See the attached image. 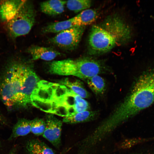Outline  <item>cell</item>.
<instances>
[{
    "mask_svg": "<svg viewBox=\"0 0 154 154\" xmlns=\"http://www.w3.org/2000/svg\"><path fill=\"white\" fill-rule=\"evenodd\" d=\"M54 114L61 116L67 117L68 116V107L64 104H58Z\"/></svg>",
    "mask_w": 154,
    "mask_h": 154,
    "instance_id": "484cf974",
    "label": "cell"
},
{
    "mask_svg": "<svg viewBox=\"0 0 154 154\" xmlns=\"http://www.w3.org/2000/svg\"><path fill=\"white\" fill-rule=\"evenodd\" d=\"M26 51L33 60L40 59L50 61L61 54L60 52L52 48L35 45L30 46Z\"/></svg>",
    "mask_w": 154,
    "mask_h": 154,
    "instance_id": "30bf717a",
    "label": "cell"
},
{
    "mask_svg": "<svg viewBox=\"0 0 154 154\" xmlns=\"http://www.w3.org/2000/svg\"><path fill=\"white\" fill-rule=\"evenodd\" d=\"M66 1L52 0L43 1L40 4V9L43 13L49 15H56L64 12Z\"/></svg>",
    "mask_w": 154,
    "mask_h": 154,
    "instance_id": "8fae6325",
    "label": "cell"
},
{
    "mask_svg": "<svg viewBox=\"0 0 154 154\" xmlns=\"http://www.w3.org/2000/svg\"><path fill=\"white\" fill-rule=\"evenodd\" d=\"M86 80L89 87L96 95H100L104 93L106 89V83L102 77L98 75Z\"/></svg>",
    "mask_w": 154,
    "mask_h": 154,
    "instance_id": "ac0fdd59",
    "label": "cell"
},
{
    "mask_svg": "<svg viewBox=\"0 0 154 154\" xmlns=\"http://www.w3.org/2000/svg\"><path fill=\"white\" fill-rule=\"evenodd\" d=\"M98 16L96 10L88 9L82 11L73 18L76 26L85 27L95 21Z\"/></svg>",
    "mask_w": 154,
    "mask_h": 154,
    "instance_id": "4fadbf2b",
    "label": "cell"
},
{
    "mask_svg": "<svg viewBox=\"0 0 154 154\" xmlns=\"http://www.w3.org/2000/svg\"><path fill=\"white\" fill-rule=\"evenodd\" d=\"M50 73L61 75H73L87 80L101 73L104 67L98 61L88 57L74 60L67 59L52 62Z\"/></svg>",
    "mask_w": 154,
    "mask_h": 154,
    "instance_id": "3957f363",
    "label": "cell"
},
{
    "mask_svg": "<svg viewBox=\"0 0 154 154\" xmlns=\"http://www.w3.org/2000/svg\"><path fill=\"white\" fill-rule=\"evenodd\" d=\"M75 94L70 89L63 98V104L67 107H74L75 104Z\"/></svg>",
    "mask_w": 154,
    "mask_h": 154,
    "instance_id": "d4e9b609",
    "label": "cell"
},
{
    "mask_svg": "<svg viewBox=\"0 0 154 154\" xmlns=\"http://www.w3.org/2000/svg\"><path fill=\"white\" fill-rule=\"evenodd\" d=\"M35 14L32 3L24 0L13 18L5 24L9 36L15 39L28 34L35 23Z\"/></svg>",
    "mask_w": 154,
    "mask_h": 154,
    "instance_id": "277c9868",
    "label": "cell"
},
{
    "mask_svg": "<svg viewBox=\"0 0 154 154\" xmlns=\"http://www.w3.org/2000/svg\"><path fill=\"white\" fill-rule=\"evenodd\" d=\"M75 99L74 108L77 113L88 110L90 107L86 101L76 94L75 95Z\"/></svg>",
    "mask_w": 154,
    "mask_h": 154,
    "instance_id": "cb8c5ba5",
    "label": "cell"
},
{
    "mask_svg": "<svg viewBox=\"0 0 154 154\" xmlns=\"http://www.w3.org/2000/svg\"><path fill=\"white\" fill-rule=\"evenodd\" d=\"M91 1L90 0H70L66 1L67 7L75 13H78L89 9Z\"/></svg>",
    "mask_w": 154,
    "mask_h": 154,
    "instance_id": "ffe728a7",
    "label": "cell"
},
{
    "mask_svg": "<svg viewBox=\"0 0 154 154\" xmlns=\"http://www.w3.org/2000/svg\"><path fill=\"white\" fill-rule=\"evenodd\" d=\"M153 103L154 69L138 78L128 96L109 116V120L118 126Z\"/></svg>",
    "mask_w": 154,
    "mask_h": 154,
    "instance_id": "6da1fadb",
    "label": "cell"
},
{
    "mask_svg": "<svg viewBox=\"0 0 154 154\" xmlns=\"http://www.w3.org/2000/svg\"><path fill=\"white\" fill-rule=\"evenodd\" d=\"M7 121L4 116L0 112V125L7 124Z\"/></svg>",
    "mask_w": 154,
    "mask_h": 154,
    "instance_id": "83f0119b",
    "label": "cell"
},
{
    "mask_svg": "<svg viewBox=\"0 0 154 154\" xmlns=\"http://www.w3.org/2000/svg\"><path fill=\"white\" fill-rule=\"evenodd\" d=\"M31 103L42 111L51 113L52 110V101L42 100L36 98L31 99Z\"/></svg>",
    "mask_w": 154,
    "mask_h": 154,
    "instance_id": "7402d4cb",
    "label": "cell"
},
{
    "mask_svg": "<svg viewBox=\"0 0 154 154\" xmlns=\"http://www.w3.org/2000/svg\"><path fill=\"white\" fill-rule=\"evenodd\" d=\"M26 148L28 154H55L51 148L38 139H32L28 141Z\"/></svg>",
    "mask_w": 154,
    "mask_h": 154,
    "instance_id": "7c38bea8",
    "label": "cell"
},
{
    "mask_svg": "<svg viewBox=\"0 0 154 154\" xmlns=\"http://www.w3.org/2000/svg\"><path fill=\"white\" fill-rule=\"evenodd\" d=\"M53 90L51 86L38 87L37 86L33 92L30 97L46 101L53 100Z\"/></svg>",
    "mask_w": 154,
    "mask_h": 154,
    "instance_id": "d6986e66",
    "label": "cell"
},
{
    "mask_svg": "<svg viewBox=\"0 0 154 154\" xmlns=\"http://www.w3.org/2000/svg\"><path fill=\"white\" fill-rule=\"evenodd\" d=\"M68 116H72L77 113L74 109V107H68Z\"/></svg>",
    "mask_w": 154,
    "mask_h": 154,
    "instance_id": "4316f807",
    "label": "cell"
},
{
    "mask_svg": "<svg viewBox=\"0 0 154 154\" xmlns=\"http://www.w3.org/2000/svg\"><path fill=\"white\" fill-rule=\"evenodd\" d=\"M45 122L46 128L42 136L58 148L61 143L62 122L51 115L46 116Z\"/></svg>",
    "mask_w": 154,
    "mask_h": 154,
    "instance_id": "52a82bcc",
    "label": "cell"
},
{
    "mask_svg": "<svg viewBox=\"0 0 154 154\" xmlns=\"http://www.w3.org/2000/svg\"><path fill=\"white\" fill-rule=\"evenodd\" d=\"M76 27L73 17L67 20L50 23L43 27L44 33H56L70 28Z\"/></svg>",
    "mask_w": 154,
    "mask_h": 154,
    "instance_id": "2e32d148",
    "label": "cell"
},
{
    "mask_svg": "<svg viewBox=\"0 0 154 154\" xmlns=\"http://www.w3.org/2000/svg\"><path fill=\"white\" fill-rule=\"evenodd\" d=\"M31 120L25 119H19L13 127L9 140L28 134L31 132Z\"/></svg>",
    "mask_w": 154,
    "mask_h": 154,
    "instance_id": "9a60e30c",
    "label": "cell"
},
{
    "mask_svg": "<svg viewBox=\"0 0 154 154\" xmlns=\"http://www.w3.org/2000/svg\"><path fill=\"white\" fill-rule=\"evenodd\" d=\"M91 53L100 54L111 50L117 44L115 36L102 25H94L91 30L88 38Z\"/></svg>",
    "mask_w": 154,
    "mask_h": 154,
    "instance_id": "5b68a950",
    "label": "cell"
},
{
    "mask_svg": "<svg viewBox=\"0 0 154 154\" xmlns=\"http://www.w3.org/2000/svg\"><path fill=\"white\" fill-rule=\"evenodd\" d=\"M85 27H73L59 33L51 38L50 42L63 49L72 50L78 45Z\"/></svg>",
    "mask_w": 154,
    "mask_h": 154,
    "instance_id": "8992f818",
    "label": "cell"
},
{
    "mask_svg": "<svg viewBox=\"0 0 154 154\" xmlns=\"http://www.w3.org/2000/svg\"><path fill=\"white\" fill-rule=\"evenodd\" d=\"M46 126L45 121L36 118L31 120V132L36 135H42Z\"/></svg>",
    "mask_w": 154,
    "mask_h": 154,
    "instance_id": "44dd1931",
    "label": "cell"
},
{
    "mask_svg": "<svg viewBox=\"0 0 154 154\" xmlns=\"http://www.w3.org/2000/svg\"><path fill=\"white\" fill-rule=\"evenodd\" d=\"M51 87L54 91L53 100H55L63 98L69 90L64 85L58 83H53Z\"/></svg>",
    "mask_w": 154,
    "mask_h": 154,
    "instance_id": "603a6c76",
    "label": "cell"
},
{
    "mask_svg": "<svg viewBox=\"0 0 154 154\" xmlns=\"http://www.w3.org/2000/svg\"><path fill=\"white\" fill-rule=\"evenodd\" d=\"M39 81V78L27 63L25 71L22 92L24 107L31 103V96Z\"/></svg>",
    "mask_w": 154,
    "mask_h": 154,
    "instance_id": "ba28073f",
    "label": "cell"
},
{
    "mask_svg": "<svg viewBox=\"0 0 154 154\" xmlns=\"http://www.w3.org/2000/svg\"><path fill=\"white\" fill-rule=\"evenodd\" d=\"M154 154V153H147V154Z\"/></svg>",
    "mask_w": 154,
    "mask_h": 154,
    "instance_id": "f546056e",
    "label": "cell"
},
{
    "mask_svg": "<svg viewBox=\"0 0 154 154\" xmlns=\"http://www.w3.org/2000/svg\"><path fill=\"white\" fill-rule=\"evenodd\" d=\"M60 83L69 87L75 94L82 98H88L89 96L82 83L79 80L66 78L62 80Z\"/></svg>",
    "mask_w": 154,
    "mask_h": 154,
    "instance_id": "e0dca14e",
    "label": "cell"
},
{
    "mask_svg": "<svg viewBox=\"0 0 154 154\" xmlns=\"http://www.w3.org/2000/svg\"><path fill=\"white\" fill-rule=\"evenodd\" d=\"M27 63L20 56L12 57L0 76V98L9 110L23 107L22 92Z\"/></svg>",
    "mask_w": 154,
    "mask_h": 154,
    "instance_id": "7a4b0ae2",
    "label": "cell"
},
{
    "mask_svg": "<svg viewBox=\"0 0 154 154\" xmlns=\"http://www.w3.org/2000/svg\"><path fill=\"white\" fill-rule=\"evenodd\" d=\"M0 146H1V144L0 143Z\"/></svg>",
    "mask_w": 154,
    "mask_h": 154,
    "instance_id": "4dcf8cb0",
    "label": "cell"
},
{
    "mask_svg": "<svg viewBox=\"0 0 154 154\" xmlns=\"http://www.w3.org/2000/svg\"><path fill=\"white\" fill-rule=\"evenodd\" d=\"M24 0H5L0 2V20L5 24L15 15Z\"/></svg>",
    "mask_w": 154,
    "mask_h": 154,
    "instance_id": "9c48e42d",
    "label": "cell"
},
{
    "mask_svg": "<svg viewBox=\"0 0 154 154\" xmlns=\"http://www.w3.org/2000/svg\"><path fill=\"white\" fill-rule=\"evenodd\" d=\"M9 154H17L16 148H13L10 151Z\"/></svg>",
    "mask_w": 154,
    "mask_h": 154,
    "instance_id": "f1b7e54d",
    "label": "cell"
},
{
    "mask_svg": "<svg viewBox=\"0 0 154 154\" xmlns=\"http://www.w3.org/2000/svg\"><path fill=\"white\" fill-rule=\"evenodd\" d=\"M98 115V112L96 111L87 110L64 117L63 122L68 123H76L91 121L95 119Z\"/></svg>",
    "mask_w": 154,
    "mask_h": 154,
    "instance_id": "5bb4252c",
    "label": "cell"
}]
</instances>
